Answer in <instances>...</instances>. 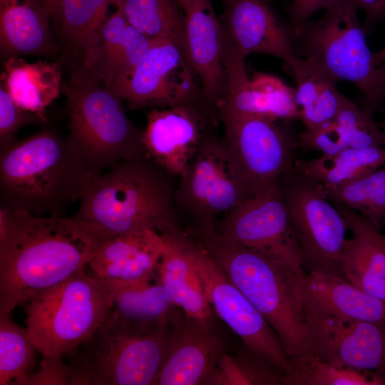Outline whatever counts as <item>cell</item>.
I'll return each mask as SVG.
<instances>
[{
  "mask_svg": "<svg viewBox=\"0 0 385 385\" xmlns=\"http://www.w3.org/2000/svg\"><path fill=\"white\" fill-rule=\"evenodd\" d=\"M103 232L72 217L0 205V312L11 313L86 270Z\"/></svg>",
  "mask_w": 385,
  "mask_h": 385,
  "instance_id": "cell-1",
  "label": "cell"
},
{
  "mask_svg": "<svg viewBox=\"0 0 385 385\" xmlns=\"http://www.w3.org/2000/svg\"><path fill=\"white\" fill-rule=\"evenodd\" d=\"M264 317L294 369L313 356L307 342L300 284L304 272L220 235L191 224L185 230Z\"/></svg>",
  "mask_w": 385,
  "mask_h": 385,
  "instance_id": "cell-2",
  "label": "cell"
},
{
  "mask_svg": "<svg viewBox=\"0 0 385 385\" xmlns=\"http://www.w3.org/2000/svg\"><path fill=\"white\" fill-rule=\"evenodd\" d=\"M95 175L67 137L45 128L0 149V205L64 217Z\"/></svg>",
  "mask_w": 385,
  "mask_h": 385,
  "instance_id": "cell-3",
  "label": "cell"
},
{
  "mask_svg": "<svg viewBox=\"0 0 385 385\" xmlns=\"http://www.w3.org/2000/svg\"><path fill=\"white\" fill-rule=\"evenodd\" d=\"M175 188V177L150 158L125 160L93 177L73 216L107 234L164 235L180 225Z\"/></svg>",
  "mask_w": 385,
  "mask_h": 385,
  "instance_id": "cell-4",
  "label": "cell"
},
{
  "mask_svg": "<svg viewBox=\"0 0 385 385\" xmlns=\"http://www.w3.org/2000/svg\"><path fill=\"white\" fill-rule=\"evenodd\" d=\"M172 332L171 322L145 326L111 310L90 338L65 356L68 384H156Z\"/></svg>",
  "mask_w": 385,
  "mask_h": 385,
  "instance_id": "cell-5",
  "label": "cell"
},
{
  "mask_svg": "<svg viewBox=\"0 0 385 385\" xmlns=\"http://www.w3.org/2000/svg\"><path fill=\"white\" fill-rule=\"evenodd\" d=\"M62 91L67 102V138L93 174L146 157L143 129L128 118L116 93L78 66L63 83Z\"/></svg>",
  "mask_w": 385,
  "mask_h": 385,
  "instance_id": "cell-6",
  "label": "cell"
},
{
  "mask_svg": "<svg viewBox=\"0 0 385 385\" xmlns=\"http://www.w3.org/2000/svg\"><path fill=\"white\" fill-rule=\"evenodd\" d=\"M26 330L43 359H62L90 338L113 308L111 288L77 272L27 302Z\"/></svg>",
  "mask_w": 385,
  "mask_h": 385,
  "instance_id": "cell-7",
  "label": "cell"
},
{
  "mask_svg": "<svg viewBox=\"0 0 385 385\" xmlns=\"http://www.w3.org/2000/svg\"><path fill=\"white\" fill-rule=\"evenodd\" d=\"M359 9L352 0H344L324 11L321 18L291 28L297 53L323 68L334 79L355 85L361 92L365 109L384 108L377 86V68L364 28Z\"/></svg>",
  "mask_w": 385,
  "mask_h": 385,
  "instance_id": "cell-8",
  "label": "cell"
},
{
  "mask_svg": "<svg viewBox=\"0 0 385 385\" xmlns=\"http://www.w3.org/2000/svg\"><path fill=\"white\" fill-rule=\"evenodd\" d=\"M253 191L237 170L223 138L210 131L178 177L175 205L192 224L215 227V220L247 199Z\"/></svg>",
  "mask_w": 385,
  "mask_h": 385,
  "instance_id": "cell-9",
  "label": "cell"
},
{
  "mask_svg": "<svg viewBox=\"0 0 385 385\" xmlns=\"http://www.w3.org/2000/svg\"><path fill=\"white\" fill-rule=\"evenodd\" d=\"M299 175L291 180L282 176L286 180L280 178L277 186L297 238L303 268L308 272L345 279L342 263L347 230L345 220L338 208L330 204L320 184Z\"/></svg>",
  "mask_w": 385,
  "mask_h": 385,
  "instance_id": "cell-10",
  "label": "cell"
},
{
  "mask_svg": "<svg viewBox=\"0 0 385 385\" xmlns=\"http://www.w3.org/2000/svg\"><path fill=\"white\" fill-rule=\"evenodd\" d=\"M110 90L131 110L177 106L205 108L200 80L183 45L173 40L155 41L132 72Z\"/></svg>",
  "mask_w": 385,
  "mask_h": 385,
  "instance_id": "cell-11",
  "label": "cell"
},
{
  "mask_svg": "<svg viewBox=\"0 0 385 385\" xmlns=\"http://www.w3.org/2000/svg\"><path fill=\"white\" fill-rule=\"evenodd\" d=\"M218 118L230 156L255 195L276 185L292 170L297 141L276 122L224 112Z\"/></svg>",
  "mask_w": 385,
  "mask_h": 385,
  "instance_id": "cell-12",
  "label": "cell"
},
{
  "mask_svg": "<svg viewBox=\"0 0 385 385\" xmlns=\"http://www.w3.org/2000/svg\"><path fill=\"white\" fill-rule=\"evenodd\" d=\"M187 246L205 297L217 316L242 339L244 346L280 369L289 383L294 366L272 327L188 233Z\"/></svg>",
  "mask_w": 385,
  "mask_h": 385,
  "instance_id": "cell-13",
  "label": "cell"
},
{
  "mask_svg": "<svg viewBox=\"0 0 385 385\" xmlns=\"http://www.w3.org/2000/svg\"><path fill=\"white\" fill-rule=\"evenodd\" d=\"M223 215L215 227L220 235L304 272L300 247L277 183Z\"/></svg>",
  "mask_w": 385,
  "mask_h": 385,
  "instance_id": "cell-14",
  "label": "cell"
},
{
  "mask_svg": "<svg viewBox=\"0 0 385 385\" xmlns=\"http://www.w3.org/2000/svg\"><path fill=\"white\" fill-rule=\"evenodd\" d=\"M303 304L309 349L320 361L378 373L385 379V324L327 313Z\"/></svg>",
  "mask_w": 385,
  "mask_h": 385,
  "instance_id": "cell-15",
  "label": "cell"
},
{
  "mask_svg": "<svg viewBox=\"0 0 385 385\" xmlns=\"http://www.w3.org/2000/svg\"><path fill=\"white\" fill-rule=\"evenodd\" d=\"M215 127L202 106L153 108L147 115V124L143 128L145 156L178 178L205 135Z\"/></svg>",
  "mask_w": 385,
  "mask_h": 385,
  "instance_id": "cell-16",
  "label": "cell"
},
{
  "mask_svg": "<svg viewBox=\"0 0 385 385\" xmlns=\"http://www.w3.org/2000/svg\"><path fill=\"white\" fill-rule=\"evenodd\" d=\"M185 14L183 47L200 80L205 107L217 125L226 88L220 21L211 0H178Z\"/></svg>",
  "mask_w": 385,
  "mask_h": 385,
  "instance_id": "cell-17",
  "label": "cell"
},
{
  "mask_svg": "<svg viewBox=\"0 0 385 385\" xmlns=\"http://www.w3.org/2000/svg\"><path fill=\"white\" fill-rule=\"evenodd\" d=\"M220 23L223 43L244 57L252 53L272 56L289 68L301 59L290 26L279 19L266 0H226Z\"/></svg>",
  "mask_w": 385,
  "mask_h": 385,
  "instance_id": "cell-18",
  "label": "cell"
},
{
  "mask_svg": "<svg viewBox=\"0 0 385 385\" xmlns=\"http://www.w3.org/2000/svg\"><path fill=\"white\" fill-rule=\"evenodd\" d=\"M226 88L218 107L220 112L250 115L272 121L299 117L295 88L265 73L247 75L245 57L223 43Z\"/></svg>",
  "mask_w": 385,
  "mask_h": 385,
  "instance_id": "cell-19",
  "label": "cell"
},
{
  "mask_svg": "<svg viewBox=\"0 0 385 385\" xmlns=\"http://www.w3.org/2000/svg\"><path fill=\"white\" fill-rule=\"evenodd\" d=\"M164 250V238L155 230L103 232L86 267L88 271H86L103 282L150 281L157 272Z\"/></svg>",
  "mask_w": 385,
  "mask_h": 385,
  "instance_id": "cell-20",
  "label": "cell"
},
{
  "mask_svg": "<svg viewBox=\"0 0 385 385\" xmlns=\"http://www.w3.org/2000/svg\"><path fill=\"white\" fill-rule=\"evenodd\" d=\"M154 41L132 27L117 9L83 51L78 66L110 89L132 72Z\"/></svg>",
  "mask_w": 385,
  "mask_h": 385,
  "instance_id": "cell-21",
  "label": "cell"
},
{
  "mask_svg": "<svg viewBox=\"0 0 385 385\" xmlns=\"http://www.w3.org/2000/svg\"><path fill=\"white\" fill-rule=\"evenodd\" d=\"M175 316L169 349L158 385H200L214 370L223 347L212 326Z\"/></svg>",
  "mask_w": 385,
  "mask_h": 385,
  "instance_id": "cell-22",
  "label": "cell"
},
{
  "mask_svg": "<svg viewBox=\"0 0 385 385\" xmlns=\"http://www.w3.org/2000/svg\"><path fill=\"white\" fill-rule=\"evenodd\" d=\"M162 235L165 250L157 268L158 280L186 318L211 326V306L189 253L185 230L178 225Z\"/></svg>",
  "mask_w": 385,
  "mask_h": 385,
  "instance_id": "cell-23",
  "label": "cell"
},
{
  "mask_svg": "<svg viewBox=\"0 0 385 385\" xmlns=\"http://www.w3.org/2000/svg\"><path fill=\"white\" fill-rule=\"evenodd\" d=\"M51 17L41 0H0V51L4 60L48 56L55 50Z\"/></svg>",
  "mask_w": 385,
  "mask_h": 385,
  "instance_id": "cell-24",
  "label": "cell"
},
{
  "mask_svg": "<svg viewBox=\"0 0 385 385\" xmlns=\"http://www.w3.org/2000/svg\"><path fill=\"white\" fill-rule=\"evenodd\" d=\"M302 302L336 316L385 324V304L339 276L304 274Z\"/></svg>",
  "mask_w": 385,
  "mask_h": 385,
  "instance_id": "cell-25",
  "label": "cell"
},
{
  "mask_svg": "<svg viewBox=\"0 0 385 385\" xmlns=\"http://www.w3.org/2000/svg\"><path fill=\"white\" fill-rule=\"evenodd\" d=\"M1 83L20 107L38 115L44 124L46 109L58 98L63 84L56 63H31L21 57L4 60Z\"/></svg>",
  "mask_w": 385,
  "mask_h": 385,
  "instance_id": "cell-26",
  "label": "cell"
},
{
  "mask_svg": "<svg viewBox=\"0 0 385 385\" xmlns=\"http://www.w3.org/2000/svg\"><path fill=\"white\" fill-rule=\"evenodd\" d=\"M295 81V101L306 129L334 118L345 96L337 81L314 61L301 58L289 68Z\"/></svg>",
  "mask_w": 385,
  "mask_h": 385,
  "instance_id": "cell-27",
  "label": "cell"
},
{
  "mask_svg": "<svg viewBox=\"0 0 385 385\" xmlns=\"http://www.w3.org/2000/svg\"><path fill=\"white\" fill-rule=\"evenodd\" d=\"M296 170L325 188L366 175L385 165V145L346 148L311 160H297Z\"/></svg>",
  "mask_w": 385,
  "mask_h": 385,
  "instance_id": "cell-28",
  "label": "cell"
},
{
  "mask_svg": "<svg viewBox=\"0 0 385 385\" xmlns=\"http://www.w3.org/2000/svg\"><path fill=\"white\" fill-rule=\"evenodd\" d=\"M104 282L112 292V311L122 319L145 326L171 322L175 305L158 280L154 284L150 281Z\"/></svg>",
  "mask_w": 385,
  "mask_h": 385,
  "instance_id": "cell-29",
  "label": "cell"
},
{
  "mask_svg": "<svg viewBox=\"0 0 385 385\" xmlns=\"http://www.w3.org/2000/svg\"><path fill=\"white\" fill-rule=\"evenodd\" d=\"M128 24L152 41L183 45L185 14L178 0H114Z\"/></svg>",
  "mask_w": 385,
  "mask_h": 385,
  "instance_id": "cell-30",
  "label": "cell"
},
{
  "mask_svg": "<svg viewBox=\"0 0 385 385\" xmlns=\"http://www.w3.org/2000/svg\"><path fill=\"white\" fill-rule=\"evenodd\" d=\"M114 0H59L53 21L68 52L78 58L106 19Z\"/></svg>",
  "mask_w": 385,
  "mask_h": 385,
  "instance_id": "cell-31",
  "label": "cell"
},
{
  "mask_svg": "<svg viewBox=\"0 0 385 385\" xmlns=\"http://www.w3.org/2000/svg\"><path fill=\"white\" fill-rule=\"evenodd\" d=\"M205 384L288 385V380L271 361L245 346L235 355L224 353Z\"/></svg>",
  "mask_w": 385,
  "mask_h": 385,
  "instance_id": "cell-32",
  "label": "cell"
},
{
  "mask_svg": "<svg viewBox=\"0 0 385 385\" xmlns=\"http://www.w3.org/2000/svg\"><path fill=\"white\" fill-rule=\"evenodd\" d=\"M10 314L0 312V385L27 384L34 373L37 350L26 329Z\"/></svg>",
  "mask_w": 385,
  "mask_h": 385,
  "instance_id": "cell-33",
  "label": "cell"
},
{
  "mask_svg": "<svg viewBox=\"0 0 385 385\" xmlns=\"http://www.w3.org/2000/svg\"><path fill=\"white\" fill-rule=\"evenodd\" d=\"M385 379L378 373L337 366L313 356L295 369L288 385H383Z\"/></svg>",
  "mask_w": 385,
  "mask_h": 385,
  "instance_id": "cell-34",
  "label": "cell"
},
{
  "mask_svg": "<svg viewBox=\"0 0 385 385\" xmlns=\"http://www.w3.org/2000/svg\"><path fill=\"white\" fill-rule=\"evenodd\" d=\"M334 119L343 128L349 147L363 148L385 145V133L375 123L372 113L344 97Z\"/></svg>",
  "mask_w": 385,
  "mask_h": 385,
  "instance_id": "cell-35",
  "label": "cell"
},
{
  "mask_svg": "<svg viewBox=\"0 0 385 385\" xmlns=\"http://www.w3.org/2000/svg\"><path fill=\"white\" fill-rule=\"evenodd\" d=\"M384 181L385 165L366 175L337 186H322L329 200L360 212L372 193Z\"/></svg>",
  "mask_w": 385,
  "mask_h": 385,
  "instance_id": "cell-36",
  "label": "cell"
},
{
  "mask_svg": "<svg viewBox=\"0 0 385 385\" xmlns=\"http://www.w3.org/2000/svg\"><path fill=\"white\" fill-rule=\"evenodd\" d=\"M44 124L36 114L20 107L0 83V149L14 144L16 132L24 126Z\"/></svg>",
  "mask_w": 385,
  "mask_h": 385,
  "instance_id": "cell-37",
  "label": "cell"
},
{
  "mask_svg": "<svg viewBox=\"0 0 385 385\" xmlns=\"http://www.w3.org/2000/svg\"><path fill=\"white\" fill-rule=\"evenodd\" d=\"M297 145L306 150H317L331 155L349 148L347 138L334 118L299 135Z\"/></svg>",
  "mask_w": 385,
  "mask_h": 385,
  "instance_id": "cell-38",
  "label": "cell"
},
{
  "mask_svg": "<svg viewBox=\"0 0 385 385\" xmlns=\"http://www.w3.org/2000/svg\"><path fill=\"white\" fill-rule=\"evenodd\" d=\"M27 384H68L66 364L62 359H43L40 369L31 376Z\"/></svg>",
  "mask_w": 385,
  "mask_h": 385,
  "instance_id": "cell-39",
  "label": "cell"
},
{
  "mask_svg": "<svg viewBox=\"0 0 385 385\" xmlns=\"http://www.w3.org/2000/svg\"><path fill=\"white\" fill-rule=\"evenodd\" d=\"M344 0H292L289 7L291 28L311 20L318 11L329 9Z\"/></svg>",
  "mask_w": 385,
  "mask_h": 385,
  "instance_id": "cell-40",
  "label": "cell"
},
{
  "mask_svg": "<svg viewBox=\"0 0 385 385\" xmlns=\"http://www.w3.org/2000/svg\"><path fill=\"white\" fill-rule=\"evenodd\" d=\"M360 212L379 230L382 221L385 220V181L372 193Z\"/></svg>",
  "mask_w": 385,
  "mask_h": 385,
  "instance_id": "cell-41",
  "label": "cell"
},
{
  "mask_svg": "<svg viewBox=\"0 0 385 385\" xmlns=\"http://www.w3.org/2000/svg\"><path fill=\"white\" fill-rule=\"evenodd\" d=\"M352 1L365 14L366 22L363 28L366 34H370L375 24L385 19V0Z\"/></svg>",
  "mask_w": 385,
  "mask_h": 385,
  "instance_id": "cell-42",
  "label": "cell"
},
{
  "mask_svg": "<svg viewBox=\"0 0 385 385\" xmlns=\"http://www.w3.org/2000/svg\"><path fill=\"white\" fill-rule=\"evenodd\" d=\"M366 227L371 236L385 251V235L381 234L379 230L367 220Z\"/></svg>",
  "mask_w": 385,
  "mask_h": 385,
  "instance_id": "cell-43",
  "label": "cell"
},
{
  "mask_svg": "<svg viewBox=\"0 0 385 385\" xmlns=\"http://www.w3.org/2000/svg\"><path fill=\"white\" fill-rule=\"evenodd\" d=\"M376 81L379 92L385 99V66L380 65L377 68Z\"/></svg>",
  "mask_w": 385,
  "mask_h": 385,
  "instance_id": "cell-44",
  "label": "cell"
},
{
  "mask_svg": "<svg viewBox=\"0 0 385 385\" xmlns=\"http://www.w3.org/2000/svg\"><path fill=\"white\" fill-rule=\"evenodd\" d=\"M48 9L51 20L55 17L59 0H41Z\"/></svg>",
  "mask_w": 385,
  "mask_h": 385,
  "instance_id": "cell-45",
  "label": "cell"
},
{
  "mask_svg": "<svg viewBox=\"0 0 385 385\" xmlns=\"http://www.w3.org/2000/svg\"><path fill=\"white\" fill-rule=\"evenodd\" d=\"M374 56L377 66H380L385 62V46L383 49L378 53H374Z\"/></svg>",
  "mask_w": 385,
  "mask_h": 385,
  "instance_id": "cell-46",
  "label": "cell"
},
{
  "mask_svg": "<svg viewBox=\"0 0 385 385\" xmlns=\"http://www.w3.org/2000/svg\"><path fill=\"white\" fill-rule=\"evenodd\" d=\"M381 128H382V130H384V132L385 133V122H384V123L381 124Z\"/></svg>",
  "mask_w": 385,
  "mask_h": 385,
  "instance_id": "cell-47",
  "label": "cell"
},
{
  "mask_svg": "<svg viewBox=\"0 0 385 385\" xmlns=\"http://www.w3.org/2000/svg\"><path fill=\"white\" fill-rule=\"evenodd\" d=\"M266 1H267V0H266Z\"/></svg>",
  "mask_w": 385,
  "mask_h": 385,
  "instance_id": "cell-48",
  "label": "cell"
}]
</instances>
